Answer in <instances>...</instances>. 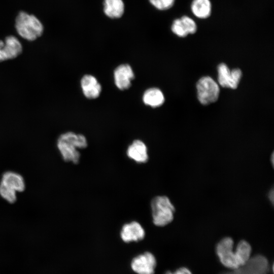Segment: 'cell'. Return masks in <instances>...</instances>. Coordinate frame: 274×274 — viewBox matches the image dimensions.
I'll return each mask as SVG.
<instances>
[{"label": "cell", "mask_w": 274, "mask_h": 274, "mask_svg": "<svg viewBox=\"0 0 274 274\" xmlns=\"http://www.w3.org/2000/svg\"><path fill=\"white\" fill-rule=\"evenodd\" d=\"M173 274H192L189 269L186 267H181L178 269Z\"/></svg>", "instance_id": "23"}, {"label": "cell", "mask_w": 274, "mask_h": 274, "mask_svg": "<svg viewBox=\"0 0 274 274\" xmlns=\"http://www.w3.org/2000/svg\"><path fill=\"white\" fill-rule=\"evenodd\" d=\"M144 103L153 108L161 106L164 101V96L162 91L157 88L148 89L143 96Z\"/></svg>", "instance_id": "16"}, {"label": "cell", "mask_w": 274, "mask_h": 274, "mask_svg": "<svg viewBox=\"0 0 274 274\" xmlns=\"http://www.w3.org/2000/svg\"><path fill=\"white\" fill-rule=\"evenodd\" d=\"M218 82L223 87L235 89L237 87L242 76L239 68L230 71L225 63H220L218 66Z\"/></svg>", "instance_id": "7"}, {"label": "cell", "mask_w": 274, "mask_h": 274, "mask_svg": "<svg viewBox=\"0 0 274 274\" xmlns=\"http://www.w3.org/2000/svg\"><path fill=\"white\" fill-rule=\"evenodd\" d=\"M15 27L18 33L28 41H34L40 37L43 31L41 21L34 15L20 12L16 19Z\"/></svg>", "instance_id": "3"}, {"label": "cell", "mask_w": 274, "mask_h": 274, "mask_svg": "<svg viewBox=\"0 0 274 274\" xmlns=\"http://www.w3.org/2000/svg\"><path fill=\"white\" fill-rule=\"evenodd\" d=\"M130 265L132 270L137 274H154L156 260L152 253L146 252L133 258Z\"/></svg>", "instance_id": "6"}, {"label": "cell", "mask_w": 274, "mask_h": 274, "mask_svg": "<svg viewBox=\"0 0 274 274\" xmlns=\"http://www.w3.org/2000/svg\"><path fill=\"white\" fill-rule=\"evenodd\" d=\"M251 251V247L247 241L242 240L237 244L234 254L239 267L245 265L250 260Z\"/></svg>", "instance_id": "18"}, {"label": "cell", "mask_w": 274, "mask_h": 274, "mask_svg": "<svg viewBox=\"0 0 274 274\" xmlns=\"http://www.w3.org/2000/svg\"><path fill=\"white\" fill-rule=\"evenodd\" d=\"M120 237L125 243L139 242L145 236V231L142 225L133 221L124 224L120 231Z\"/></svg>", "instance_id": "10"}, {"label": "cell", "mask_w": 274, "mask_h": 274, "mask_svg": "<svg viewBox=\"0 0 274 274\" xmlns=\"http://www.w3.org/2000/svg\"><path fill=\"white\" fill-rule=\"evenodd\" d=\"M165 274H173V272L170 271H168L165 273Z\"/></svg>", "instance_id": "26"}, {"label": "cell", "mask_w": 274, "mask_h": 274, "mask_svg": "<svg viewBox=\"0 0 274 274\" xmlns=\"http://www.w3.org/2000/svg\"><path fill=\"white\" fill-rule=\"evenodd\" d=\"M271 163L272 165H273V154L272 153L271 156Z\"/></svg>", "instance_id": "25"}, {"label": "cell", "mask_w": 274, "mask_h": 274, "mask_svg": "<svg viewBox=\"0 0 274 274\" xmlns=\"http://www.w3.org/2000/svg\"><path fill=\"white\" fill-rule=\"evenodd\" d=\"M190 9L196 17L201 19H207L212 13V3L210 0H192Z\"/></svg>", "instance_id": "15"}, {"label": "cell", "mask_w": 274, "mask_h": 274, "mask_svg": "<svg viewBox=\"0 0 274 274\" xmlns=\"http://www.w3.org/2000/svg\"><path fill=\"white\" fill-rule=\"evenodd\" d=\"M172 32L179 37L184 38L188 35L180 18L175 19L171 26Z\"/></svg>", "instance_id": "20"}, {"label": "cell", "mask_w": 274, "mask_h": 274, "mask_svg": "<svg viewBox=\"0 0 274 274\" xmlns=\"http://www.w3.org/2000/svg\"><path fill=\"white\" fill-rule=\"evenodd\" d=\"M150 3L159 10H166L171 8L175 0H149Z\"/></svg>", "instance_id": "22"}, {"label": "cell", "mask_w": 274, "mask_h": 274, "mask_svg": "<svg viewBox=\"0 0 274 274\" xmlns=\"http://www.w3.org/2000/svg\"><path fill=\"white\" fill-rule=\"evenodd\" d=\"M0 196L10 203L15 202L17 199V192L1 183H0Z\"/></svg>", "instance_id": "19"}, {"label": "cell", "mask_w": 274, "mask_h": 274, "mask_svg": "<svg viewBox=\"0 0 274 274\" xmlns=\"http://www.w3.org/2000/svg\"><path fill=\"white\" fill-rule=\"evenodd\" d=\"M87 147V141L84 135L71 131L61 134L57 141V147L63 160L74 164L80 161L81 155L78 149Z\"/></svg>", "instance_id": "1"}, {"label": "cell", "mask_w": 274, "mask_h": 274, "mask_svg": "<svg viewBox=\"0 0 274 274\" xmlns=\"http://www.w3.org/2000/svg\"><path fill=\"white\" fill-rule=\"evenodd\" d=\"M198 99L203 105L216 101L219 97V87L217 83L210 77H203L197 82L196 85Z\"/></svg>", "instance_id": "4"}, {"label": "cell", "mask_w": 274, "mask_h": 274, "mask_svg": "<svg viewBox=\"0 0 274 274\" xmlns=\"http://www.w3.org/2000/svg\"><path fill=\"white\" fill-rule=\"evenodd\" d=\"M268 263L263 256L257 255L248 261L247 263L234 269V272L226 274H266Z\"/></svg>", "instance_id": "9"}, {"label": "cell", "mask_w": 274, "mask_h": 274, "mask_svg": "<svg viewBox=\"0 0 274 274\" xmlns=\"http://www.w3.org/2000/svg\"><path fill=\"white\" fill-rule=\"evenodd\" d=\"M81 86L85 96L89 99L98 97L101 87L96 78L91 75H84L81 80Z\"/></svg>", "instance_id": "13"}, {"label": "cell", "mask_w": 274, "mask_h": 274, "mask_svg": "<svg viewBox=\"0 0 274 274\" xmlns=\"http://www.w3.org/2000/svg\"><path fill=\"white\" fill-rule=\"evenodd\" d=\"M22 51V46L18 39L13 36L0 40V61L14 59Z\"/></svg>", "instance_id": "8"}, {"label": "cell", "mask_w": 274, "mask_h": 274, "mask_svg": "<svg viewBox=\"0 0 274 274\" xmlns=\"http://www.w3.org/2000/svg\"><path fill=\"white\" fill-rule=\"evenodd\" d=\"M274 193H273V189L272 188L268 193V198L271 201V203H273V198H274Z\"/></svg>", "instance_id": "24"}, {"label": "cell", "mask_w": 274, "mask_h": 274, "mask_svg": "<svg viewBox=\"0 0 274 274\" xmlns=\"http://www.w3.org/2000/svg\"><path fill=\"white\" fill-rule=\"evenodd\" d=\"M134 78V72L131 67L128 64L119 65L114 72L115 85L120 90L128 89L131 85V81Z\"/></svg>", "instance_id": "11"}, {"label": "cell", "mask_w": 274, "mask_h": 274, "mask_svg": "<svg viewBox=\"0 0 274 274\" xmlns=\"http://www.w3.org/2000/svg\"><path fill=\"white\" fill-rule=\"evenodd\" d=\"M216 253L224 266L232 269L239 268L233 251V241L231 238L226 237L222 239L217 244Z\"/></svg>", "instance_id": "5"}, {"label": "cell", "mask_w": 274, "mask_h": 274, "mask_svg": "<svg viewBox=\"0 0 274 274\" xmlns=\"http://www.w3.org/2000/svg\"><path fill=\"white\" fill-rule=\"evenodd\" d=\"M180 18L188 35H192L196 32L197 26L195 21L192 18L187 15H184L180 17Z\"/></svg>", "instance_id": "21"}, {"label": "cell", "mask_w": 274, "mask_h": 274, "mask_svg": "<svg viewBox=\"0 0 274 274\" xmlns=\"http://www.w3.org/2000/svg\"><path fill=\"white\" fill-rule=\"evenodd\" d=\"M0 183L13 189L17 192L24 191L26 187L25 182L22 176L13 171L4 173Z\"/></svg>", "instance_id": "14"}, {"label": "cell", "mask_w": 274, "mask_h": 274, "mask_svg": "<svg viewBox=\"0 0 274 274\" xmlns=\"http://www.w3.org/2000/svg\"><path fill=\"white\" fill-rule=\"evenodd\" d=\"M126 154L128 158L138 163H145L149 159L147 147L139 140H134L128 146Z\"/></svg>", "instance_id": "12"}, {"label": "cell", "mask_w": 274, "mask_h": 274, "mask_svg": "<svg viewBox=\"0 0 274 274\" xmlns=\"http://www.w3.org/2000/svg\"><path fill=\"white\" fill-rule=\"evenodd\" d=\"M104 12L111 18H118L122 16L124 11L122 0H105Z\"/></svg>", "instance_id": "17"}, {"label": "cell", "mask_w": 274, "mask_h": 274, "mask_svg": "<svg viewBox=\"0 0 274 274\" xmlns=\"http://www.w3.org/2000/svg\"><path fill=\"white\" fill-rule=\"evenodd\" d=\"M150 206L153 223L155 225L164 226L173 220L175 207L167 196L154 197L151 201Z\"/></svg>", "instance_id": "2"}]
</instances>
